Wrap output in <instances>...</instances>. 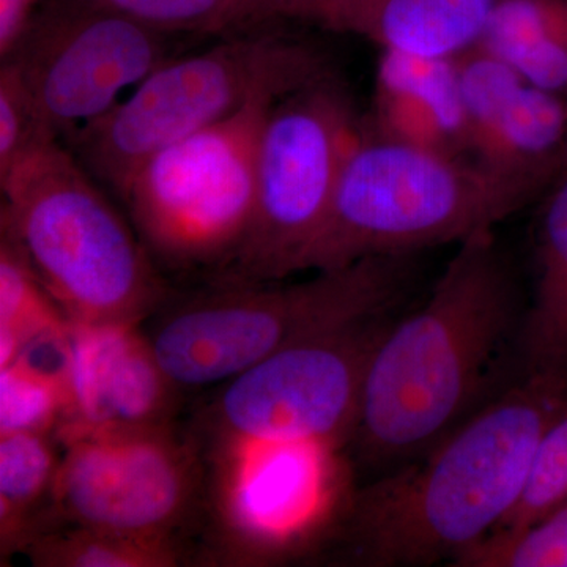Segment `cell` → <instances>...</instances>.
<instances>
[{"label": "cell", "mask_w": 567, "mask_h": 567, "mask_svg": "<svg viewBox=\"0 0 567 567\" xmlns=\"http://www.w3.org/2000/svg\"><path fill=\"white\" fill-rule=\"evenodd\" d=\"M525 308L494 230L461 241L423 306L386 324L369 354L358 451L372 462L423 454L472 416L503 350L518 342Z\"/></svg>", "instance_id": "obj_1"}, {"label": "cell", "mask_w": 567, "mask_h": 567, "mask_svg": "<svg viewBox=\"0 0 567 567\" xmlns=\"http://www.w3.org/2000/svg\"><path fill=\"white\" fill-rule=\"evenodd\" d=\"M567 383L524 377L406 465L354 494L328 539L358 566L451 563L495 532L520 498Z\"/></svg>", "instance_id": "obj_2"}, {"label": "cell", "mask_w": 567, "mask_h": 567, "mask_svg": "<svg viewBox=\"0 0 567 567\" xmlns=\"http://www.w3.org/2000/svg\"><path fill=\"white\" fill-rule=\"evenodd\" d=\"M0 233L71 322L140 323L173 290L134 227L62 141L0 178Z\"/></svg>", "instance_id": "obj_3"}, {"label": "cell", "mask_w": 567, "mask_h": 567, "mask_svg": "<svg viewBox=\"0 0 567 567\" xmlns=\"http://www.w3.org/2000/svg\"><path fill=\"white\" fill-rule=\"evenodd\" d=\"M409 256L365 257L303 282H208L171 297L147 338L178 390L219 386L271 354L385 315L409 282Z\"/></svg>", "instance_id": "obj_4"}, {"label": "cell", "mask_w": 567, "mask_h": 567, "mask_svg": "<svg viewBox=\"0 0 567 567\" xmlns=\"http://www.w3.org/2000/svg\"><path fill=\"white\" fill-rule=\"evenodd\" d=\"M536 196L472 159L388 140L363 123L301 271L461 244L494 230Z\"/></svg>", "instance_id": "obj_5"}, {"label": "cell", "mask_w": 567, "mask_h": 567, "mask_svg": "<svg viewBox=\"0 0 567 567\" xmlns=\"http://www.w3.org/2000/svg\"><path fill=\"white\" fill-rule=\"evenodd\" d=\"M309 44L268 32L224 37L169 58L110 112L65 141L104 189L122 197L142 164L265 96H282L324 69Z\"/></svg>", "instance_id": "obj_6"}, {"label": "cell", "mask_w": 567, "mask_h": 567, "mask_svg": "<svg viewBox=\"0 0 567 567\" xmlns=\"http://www.w3.org/2000/svg\"><path fill=\"white\" fill-rule=\"evenodd\" d=\"M278 99L257 100L136 171L121 200L153 262L212 279L234 262L251 229L257 145Z\"/></svg>", "instance_id": "obj_7"}, {"label": "cell", "mask_w": 567, "mask_h": 567, "mask_svg": "<svg viewBox=\"0 0 567 567\" xmlns=\"http://www.w3.org/2000/svg\"><path fill=\"white\" fill-rule=\"evenodd\" d=\"M361 126L346 82L328 66L276 100L257 145L251 229L210 282H274L301 271Z\"/></svg>", "instance_id": "obj_8"}, {"label": "cell", "mask_w": 567, "mask_h": 567, "mask_svg": "<svg viewBox=\"0 0 567 567\" xmlns=\"http://www.w3.org/2000/svg\"><path fill=\"white\" fill-rule=\"evenodd\" d=\"M192 439L205 473L199 561L271 565L330 536L342 511L333 461L338 446L237 436Z\"/></svg>", "instance_id": "obj_9"}, {"label": "cell", "mask_w": 567, "mask_h": 567, "mask_svg": "<svg viewBox=\"0 0 567 567\" xmlns=\"http://www.w3.org/2000/svg\"><path fill=\"white\" fill-rule=\"evenodd\" d=\"M59 445L61 466L43 532L73 524L188 539L186 529L203 524V456L174 424L87 432Z\"/></svg>", "instance_id": "obj_10"}, {"label": "cell", "mask_w": 567, "mask_h": 567, "mask_svg": "<svg viewBox=\"0 0 567 567\" xmlns=\"http://www.w3.org/2000/svg\"><path fill=\"white\" fill-rule=\"evenodd\" d=\"M382 317L287 347L216 386L189 434L341 446L353 435Z\"/></svg>", "instance_id": "obj_11"}, {"label": "cell", "mask_w": 567, "mask_h": 567, "mask_svg": "<svg viewBox=\"0 0 567 567\" xmlns=\"http://www.w3.org/2000/svg\"><path fill=\"white\" fill-rule=\"evenodd\" d=\"M169 35L99 0H48L7 61L61 141L169 59Z\"/></svg>", "instance_id": "obj_12"}, {"label": "cell", "mask_w": 567, "mask_h": 567, "mask_svg": "<svg viewBox=\"0 0 567 567\" xmlns=\"http://www.w3.org/2000/svg\"><path fill=\"white\" fill-rule=\"evenodd\" d=\"M466 155L506 181L547 192L561 173L567 103L494 55L472 48L456 58Z\"/></svg>", "instance_id": "obj_13"}, {"label": "cell", "mask_w": 567, "mask_h": 567, "mask_svg": "<svg viewBox=\"0 0 567 567\" xmlns=\"http://www.w3.org/2000/svg\"><path fill=\"white\" fill-rule=\"evenodd\" d=\"M66 391L55 439L173 425L182 391L171 382L140 323L71 322L58 346Z\"/></svg>", "instance_id": "obj_14"}, {"label": "cell", "mask_w": 567, "mask_h": 567, "mask_svg": "<svg viewBox=\"0 0 567 567\" xmlns=\"http://www.w3.org/2000/svg\"><path fill=\"white\" fill-rule=\"evenodd\" d=\"M365 126L388 140L468 158L456 59L383 51Z\"/></svg>", "instance_id": "obj_15"}, {"label": "cell", "mask_w": 567, "mask_h": 567, "mask_svg": "<svg viewBox=\"0 0 567 567\" xmlns=\"http://www.w3.org/2000/svg\"><path fill=\"white\" fill-rule=\"evenodd\" d=\"M503 0H350L330 31L353 33L383 51L456 59L475 48Z\"/></svg>", "instance_id": "obj_16"}, {"label": "cell", "mask_w": 567, "mask_h": 567, "mask_svg": "<svg viewBox=\"0 0 567 567\" xmlns=\"http://www.w3.org/2000/svg\"><path fill=\"white\" fill-rule=\"evenodd\" d=\"M535 262L517 342L524 377L567 383V175L551 186L540 213Z\"/></svg>", "instance_id": "obj_17"}, {"label": "cell", "mask_w": 567, "mask_h": 567, "mask_svg": "<svg viewBox=\"0 0 567 567\" xmlns=\"http://www.w3.org/2000/svg\"><path fill=\"white\" fill-rule=\"evenodd\" d=\"M476 47L529 84L567 93V0H503Z\"/></svg>", "instance_id": "obj_18"}, {"label": "cell", "mask_w": 567, "mask_h": 567, "mask_svg": "<svg viewBox=\"0 0 567 567\" xmlns=\"http://www.w3.org/2000/svg\"><path fill=\"white\" fill-rule=\"evenodd\" d=\"M54 435H0V559L2 565L47 528L62 451Z\"/></svg>", "instance_id": "obj_19"}, {"label": "cell", "mask_w": 567, "mask_h": 567, "mask_svg": "<svg viewBox=\"0 0 567 567\" xmlns=\"http://www.w3.org/2000/svg\"><path fill=\"white\" fill-rule=\"evenodd\" d=\"M22 554L37 567H175L197 561L188 539L73 524L40 533Z\"/></svg>", "instance_id": "obj_20"}, {"label": "cell", "mask_w": 567, "mask_h": 567, "mask_svg": "<svg viewBox=\"0 0 567 567\" xmlns=\"http://www.w3.org/2000/svg\"><path fill=\"white\" fill-rule=\"evenodd\" d=\"M69 324L24 254L0 233V369L24 354L54 349Z\"/></svg>", "instance_id": "obj_21"}, {"label": "cell", "mask_w": 567, "mask_h": 567, "mask_svg": "<svg viewBox=\"0 0 567 567\" xmlns=\"http://www.w3.org/2000/svg\"><path fill=\"white\" fill-rule=\"evenodd\" d=\"M66 391L59 364L37 363L24 354L0 369V435L58 434L65 420Z\"/></svg>", "instance_id": "obj_22"}, {"label": "cell", "mask_w": 567, "mask_h": 567, "mask_svg": "<svg viewBox=\"0 0 567 567\" xmlns=\"http://www.w3.org/2000/svg\"><path fill=\"white\" fill-rule=\"evenodd\" d=\"M126 17L174 35H237L257 24L249 0H99Z\"/></svg>", "instance_id": "obj_23"}, {"label": "cell", "mask_w": 567, "mask_h": 567, "mask_svg": "<svg viewBox=\"0 0 567 567\" xmlns=\"http://www.w3.org/2000/svg\"><path fill=\"white\" fill-rule=\"evenodd\" d=\"M451 566L567 567V499L527 528L492 533Z\"/></svg>", "instance_id": "obj_24"}, {"label": "cell", "mask_w": 567, "mask_h": 567, "mask_svg": "<svg viewBox=\"0 0 567 567\" xmlns=\"http://www.w3.org/2000/svg\"><path fill=\"white\" fill-rule=\"evenodd\" d=\"M567 499V404L537 443L516 507L495 532H518L536 524Z\"/></svg>", "instance_id": "obj_25"}, {"label": "cell", "mask_w": 567, "mask_h": 567, "mask_svg": "<svg viewBox=\"0 0 567 567\" xmlns=\"http://www.w3.org/2000/svg\"><path fill=\"white\" fill-rule=\"evenodd\" d=\"M61 141L9 63L0 66V178L32 153Z\"/></svg>", "instance_id": "obj_26"}, {"label": "cell", "mask_w": 567, "mask_h": 567, "mask_svg": "<svg viewBox=\"0 0 567 567\" xmlns=\"http://www.w3.org/2000/svg\"><path fill=\"white\" fill-rule=\"evenodd\" d=\"M257 24L293 20L330 28L331 21L350 0H249Z\"/></svg>", "instance_id": "obj_27"}, {"label": "cell", "mask_w": 567, "mask_h": 567, "mask_svg": "<svg viewBox=\"0 0 567 567\" xmlns=\"http://www.w3.org/2000/svg\"><path fill=\"white\" fill-rule=\"evenodd\" d=\"M39 0H0V61H7L28 32Z\"/></svg>", "instance_id": "obj_28"}, {"label": "cell", "mask_w": 567, "mask_h": 567, "mask_svg": "<svg viewBox=\"0 0 567 567\" xmlns=\"http://www.w3.org/2000/svg\"><path fill=\"white\" fill-rule=\"evenodd\" d=\"M565 175H567V140L565 145V152H563L561 173H559L558 181L559 178L565 177Z\"/></svg>", "instance_id": "obj_29"}]
</instances>
